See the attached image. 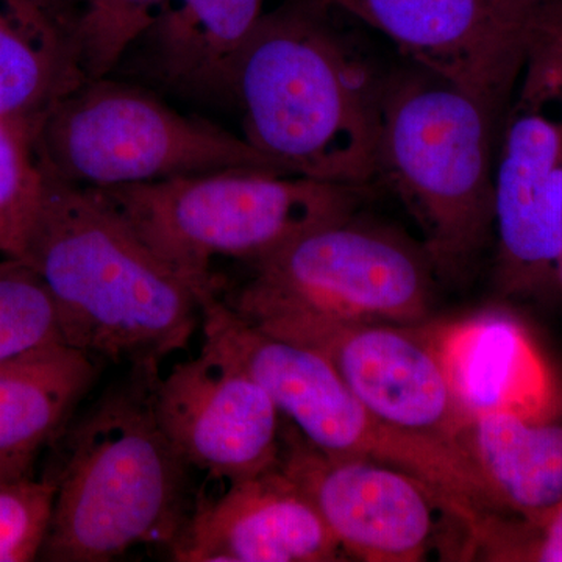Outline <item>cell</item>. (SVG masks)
Here are the masks:
<instances>
[{
    "label": "cell",
    "mask_w": 562,
    "mask_h": 562,
    "mask_svg": "<svg viewBox=\"0 0 562 562\" xmlns=\"http://www.w3.org/2000/svg\"><path fill=\"white\" fill-rule=\"evenodd\" d=\"M44 180L21 260L49 290L66 344L158 372L201 327L198 294L101 190Z\"/></svg>",
    "instance_id": "1"
},
{
    "label": "cell",
    "mask_w": 562,
    "mask_h": 562,
    "mask_svg": "<svg viewBox=\"0 0 562 562\" xmlns=\"http://www.w3.org/2000/svg\"><path fill=\"white\" fill-rule=\"evenodd\" d=\"M325 7L295 0L262 14L233 63L228 94L244 139L284 171L362 188L379 177L383 91Z\"/></svg>",
    "instance_id": "2"
},
{
    "label": "cell",
    "mask_w": 562,
    "mask_h": 562,
    "mask_svg": "<svg viewBox=\"0 0 562 562\" xmlns=\"http://www.w3.org/2000/svg\"><path fill=\"white\" fill-rule=\"evenodd\" d=\"M158 372L95 403L70 436L41 560L106 562L139 546L179 541L188 514V462L155 416Z\"/></svg>",
    "instance_id": "3"
},
{
    "label": "cell",
    "mask_w": 562,
    "mask_h": 562,
    "mask_svg": "<svg viewBox=\"0 0 562 562\" xmlns=\"http://www.w3.org/2000/svg\"><path fill=\"white\" fill-rule=\"evenodd\" d=\"M360 190L228 169L101 191L199 295L220 290L214 258L261 260L305 233L353 216Z\"/></svg>",
    "instance_id": "4"
},
{
    "label": "cell",
    "mask_w": 562,
    "mask_h": 562,
    "mask_svg": "<svg viewBox=\"0 0 562 562\" xmlns=\"http://www.w3.org/2000/svg\"><path fill=\"white\" fill-rule=\"evenodd\" d=\"M495 113L430 72L383 91L379 177L412 211L435 266L464 265L494 222Z\"/></svg>",
    "instance_id": "5"
},
{
    "label": "cell",
    "mask_w": 562,
    "mask_h": 562,
    "mask_svg": "<svg viewBox=\"0 0 562 562\" xmlns=\"http://www.w3.org/2000/svg\"><path fill=\"white\" fill-rule=\"evenodd\" d=\"M32 147L44 176L92 190L228 169L294 176L246 139L105 77L55 103L33 132Z\"/></svg>",
    "instance_id": "6"
},
{
    "label": "cell",
    "mask_w": 562,
    "mask_h": 562,
    "mask_svg": "<svg viewBox=\"0 0 562 562\" xmlns=\"http://www.w3.org/2000/svg\"><path fill=\"white\" fill-rule=\"evenodd\" d=\"M231 305L262 330L321 353L383 424L468 457L464 441L472 419L430 338L414 335L413 327L341 319L246 288Z\"/></svg>",
    "instance_id": "7"
},
{
    "label": "cell",
    "mask_w": 562,
    "mask_h": 562,
    "mask_svg": "<svg viewBox=\"0 0 562 562\" xmlns=\"http://www.w3.org/2000/svg\"><path fill=\"white\" fill-rule=\"evenodd\" d=\"M292 431L283 436L280 469L316 506L344 553L368 562L476 557L479 519L449 494L382 462L328 457Z\"/></svg>",
    "instance_id": "8"
},
{
    "label": "cell",
    "mask_w": 562,
    "mask_h": 562,
    "mask_svg": "<svg viewBox=\"0 0 562 562\" xmlns=\"http://www.w3.org/2000/svg\"><path fill=\"white\" fill-rule=\"evenodd\" d=\"M494 222L506 290L562 271V13L532 46L505 114Z\"/></svg>",
    "instance_id": "9"
},
{
    "label": "cell",
    "mask_w": 562,
    "mask_h": 562,
    "mask_svg": "<svg viewBox=\"0 0 562 562\" xmlns=\"http://www.w3.org/2000/svg\"><path fill=\"white\" fill-rule=\"evenodd\" d=\"M246 290L341 319L416 327L431 312L427 251L383 228L333 222L251 262Z\"/></svg>",
    "instance_id": "10"
},
{
    "label": "cell",
    "mask_w": 562,
    "mask_h": 562,
    "mask_svg": "<svg viewBox=\"0 0 562 562\" xmlns=\"http://www.w3.org/2000/svg\"><path fill=\"white\" fill-rule=\"evenodd\" d=\"M384 33L432 76L498 110L562 0H324Z\"/></svg>",
    "instance_id": "11"
},
{
    "label": "cell",
    "mask_w": 562,
    "mask_h": 562,
    "mask_svg": "<svg viewBox=\"0 0 562 562\" xmlns=\"http://www.w3.org/2000/svg\"><path fill=\"white\" fill-rule=\"evenodd\" d=\"M155 416L190 468L228 483L279 468L281 414L246 372L203 350L158 376Z\"/></svg>",
    "instance_id": "12"
},
{
    "label": "cell",
    "mask_w": 562,
    "mask_h": 562,
    "mask_svg": "<svg viewBox=\"0 0 562 562\" xmlns=\"http://www.w3.org/2000/svg\"><path fill=\"white\" fill-rule=\"evenodd\" d=\"M171 553L181 562H331L346 554L280 465L198 506Z\"/></svg>",
    "instance_id": "13"
},
{
    "label": "cell",
    "mask_w": 562,
    "mask_h": 562,
    "mask_svg": "<svg viewBox=\"0 0 562 562\" xmlns=\"http://www.w3.org/2000/svg\"><path fill=\"white\" fill-rule=\"evenodd\" d=\"M454 395L468 416L509 413L552 420L553 373L527 333L506 317H479L430 336Z\"/></svg>",
    "instance_id": "14"
},
{
    "label": "cell",
    "mask_w": 562,
    "mask_h": 562,
    "mask_svg": "<svg viewBox=\"0 0 562 562\" xmlns=\"http://www.w3.org/2000/svg\"><path fill=\"white\" fill-rule=\"evenodd\" d=\"M77 22L55 0H0V120L32 136L55 103L88 81Z\"/></svg>",
    "instance_id": "15"
},
{
    "label": "cell",
    "mask_w": 562,
    "mask_h": 562,
    "mask_svg": "<svg viewBox=\"0 0 562 562\" xmlns=\"http://www.w3.org/2000/svg\"><path fill=\"white\" fill-rule=\"evenodd\" d=\"M465 453L490 495L495 519L536 525L562 503V425L509 413L472 417Z\"/></svg>",
    "instance_id": "16"
},
{
    "label": "cell",
    "mask_w": 562,
    "mask_h": 562,
    "mask_svg": "<svg viewBox=\"0 0 562 562\" xmlns=\"http://www.w3.org/2000/svg\"><path fill=\"white\" fill-rule=\"evenodd\" d=\"M266 0H165L146 41L149 68L195 95L228 94L232 66L265 14Z\"/></svg>",
    "instance_id": "17"
},
{
    "label": "cell",
    "mask_w": 562,
    "mask_h": 562,
    "mask_svg": "<svg viewBox=\"0 0 562 562\" xmlns=\"http://www.w3.org/2000/svg\"><path fill=\"white\" fill-rule=\"evenodd\" d=\"M98 360L54 342L0 361V457L35 458L94 386Z\"/></svg>",
    "instance_id": "18"
},
{
    "label": "cell",
    "mask_w": 562,
    "mask_h": 562,
    "mask_svg": "<svg viewBox=\"0 0 562 562\" xmlns=\"http://www.w3.org/2000/svg\"><path fill=\"white\" fill-rule=\"evenodd\" d=\"M66 342L44 281L21 258H0V361Z\"/></svg>",
    "instance_id": "19"
},
{
    "label": "cell",
    "mask_w": 562,
    "mask_h": 562,
    "mask_svg": "<svg viewBox=\"0 0 562 562\" xmlns=\"http://www.w3.org/2000/svg\"><path fill=\"white\" fill-rule=\"evenodd\" d=\"M32 136L0 120V258H22L44 192Z\"/></svg>",
    "instance_id": "20"
},
{
    "label": "cell",
    "mask_w": 562,
    "mask_h": 562,
    "mask_svg": "<svg viewBox=\"0 0 562 562\" xmlns=\"http://www.w3.org/2000/svg\"><path fill=\"white\" fill-rule=\"evenodd\" d=\"M165 0H95L77 24L81 69L87 80L103 79L154 24Z\"/></svg>",
    "instance_id": "21"
},
{
    "label": "cell",
    "mask_w": 562,
    "mask_h": 562,
    "mask_svg": "<svg viewBox=\"0 0 562 562\" xmlns=\"http://www.w3.org/2000/svg\"><path fill=\"white\" fill-rule=\"evenodd\" d=\"M57 483L31 473L0 486V562L38 560L49 536Z\"/></svg>",
    "instance_id": "22"
},
{
    "label": "cell",
    "mask_w": 562,
    "mask_h": 562,
    "mask_svg": "<svg viewBox=\"0 0 562 562\" xmlns=\"http://www.w3.org/2000/svg\"><path fill=\"white\" fill-rule=\"evenodd\" d=\"M495 561L562 562V503L542 522L492 519L479 532V552Z\"/></svg>",
    "instance_id": "23"
},
{
    "label": "cell",
    "mask_w": 562,
    "mask_h": 562,
    "mask_svg": "<svg viewBox=\"0 0 562 562\" xmlns=\"http://www.w3.org/2000/svg\"><path fill=\"white\" fill-rule=\"evenodd\" d=\"M35 458L29 457H0V486L18 476L31 473L32 462Z\"/></svg>",
    "instance_id": "24"
},
{
    "label": "cell",
    "mask_w": 562,
    "mask_h": 562,
    "mask_svg": "<svg viewBox=\"0 0 562 562\" xmlns=\"http://www.w3.org/2000/svg\"><path fill=\"white\" fill-rule=\"evenodd\" d=\"M85 2H87L85 3V9H87V7L90 5V3L95 2V0H85Z\"/></svg>",
    "instance_id": "25"
}]
</instances>
